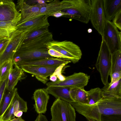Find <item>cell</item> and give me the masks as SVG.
<instances>
[{"instance_id":"6da1fadb","label":"cell","mask_w":121,"mask_h":121,"mask_svg":"<svg viewBox=\"0 0 121 121\" xmlns=\"http://www.w3.org/2000/svg\"><path fill=\"white\" fill-rule=\"evenodd\" d=\"M102 93V98L94 104L73 102L71 104L88 121H121V97Z\"/></svg>"},{"instance_id":"d590c367","label":"cell","mask_w":121,"mask_h":121,"mask_svg":"<svg viewBox=\"0 0 121 121\" xmlns=\"http://www.w3.org/2000/svg\"><path fill=\"white\" fill-rule=\"evenodd\" d=\"M67 15V14L66 13L62 12L61 11H60L53 13L50 16H52L58 18L61 16L66 17Z\"/></svg>"},{"instance_id":"e0dca14e","label":"cell","mask_w":121,"mask_h":121,"mask_svg":"<svg viewBox=\"0 0 121 121\" xmlns=\"http://www.w3.org/2000/svg\"><path fill=\"white\" fill-rule=\"evenodd\" d=\"M71 62L70 60L67 59L52 57L27 61L21 64L18 67L20 68L22 66L28 65L46 67L59 66L62 65H66Z\"/></svg>"},{"instance_id":"1f68e13d","label":"cell","mask_w":121,"mask_h":121,"mask_svg":"<svg viewBox=\"0 0 121 121\" xmlns=\"http://www.w3.org/2000/svg\"><path fill=\"white\" fill-rule=\"evenodd\" d=\"M10 41V38L0 36V56L4 52Z\"/></svg>"},{"instance_id":"8992f818","label":"cell","mask_w":121,"mask_h":121,"mask_svg":"<svg viewBox=\"0 0 121 121\" xmlns=\"http://www.w3.org/2000/svg\"><path fill=\"white\" fill-rule=\"evenodd\" d=\"M102 37L111 54L121 51V32L112 21L107 20Z\"/></svg>"},{"instance_id":"ab89813d","label":"cell","mask_w":121,"mask_h":121,"mask_svg":"<svg viewBox=\"0 0 121 121\" xmlns=\"http://www.w3.org/2000/svg\"><path fill=\"white\" fill-rule=\"evenodd\" d=\"M9 121H25L21 117L15 118Z\"/></svg>"},{"instance_id":"5b68a950","label":"cell","mask_w":121,"mask_h":121,"mask_svg":"<svg viewBox=\"0 0 121 121\" xmlns=\"http://www.w3.org/2000/svg\"><path fill=\"white\" fill-rule=\"evenodd\" d=\"M111 54L104 40L102 39L95 67L99 73L101 80L105 85L108 83L111 68Z\"/></svg>"},{"instance_id":"9a60e30c","label":"cell","mask_w":121,"mask_h":121,"mask_svg":"<svg viewBox=\"0 0 121 121\" xmlns=\"http://www.w3.org/2000/svg\"><path fill=\"white\" fill-rule=\"evenodd\" d=\"M27 102L19 96L15 95L1 121H9L15 118L14 114L19 111L26 112L27 110Z\"/></svg>"},{"instance_id":"7402d4cb","label":"cell","mask_w":121,"mask_h":121,"mask_svg":"<svg viewBox=\"0 0 121 121\" xmlns=\"http://www.w3.org/2000/svg\"><path fill=\"white\" fill-rule=\"evenodd\" d=\"M24 71L20 67L15 65L14 68L11 70L8 78L6 89L10 90L14 89L21 79Z\"/></svg>"},{"instance_id":"277c9868","label":"cell","mask_w":121,"mask_h":121,"mask_svg":"<svg viewBox=\"0 0 121 121\" xmlns=\"http://www.w3.org/2000/svg\"><path fill=\"white\" fill-rule=\"evenodd\" d=\"M51 121H76L75 110L71 103L56 99L51 108Z\"/></svg>"},{"instance_id":"603a6c76","label":"cell","mask_w":121,"mask_h":121,"mask_svg":"<svg viewBox=\"0 0 121 121\" xmlns=\"http://www.w3.org/2000/svg\"><path fill=\"white\" fill-rule=\"evenodd\" d=\"M70 96L74 102L87 104L88 98L86 91L84 88H71L69 92Z\"/></svg>"},{"instance_id":"3957f363","label":"cell","mask_w":121,"mask_h":121,"mask_svg":"<svg viewBox=\"0 0 121 121\" xmlns=\"http://www.w3.org/2000/svg\"><path fill=\"white\" fill-rule=\"evenodd\" d=\"M45 45L48 49H52L57 51L74 64L77 62L81 58L82 53L80 47L72 42L53 40Z\"/></svg>"},{"instance_id":"7c38bea8","label":"cell","mask_w":121,"mask_h":121,"mask_svg":"<svg viewBox=\"0 0 121 121\" xmlns=\"http://www.w3.org/2000/svg\"><path fill=\"white\" fill-rule=\"evenodd\" d=\"M59 67L28 65L20 68L25 72L35 76L38 80L45 84L48 80V77L52 75Z\"/></svg>"},{"instance_id":"484cf974","label":"cell","mask_w":121,"mask_h":121,"mask_svg":"<svg viewBox=\"0 0 121 121\" xmlns=\"http://www.w3.org/2000/svg\"><path fill=\"white\" fill-rule=\"evenodd\" d=\"M17 23L0 22V36L10 38L12 33L17 30Z\"/></svg>"},{"instance_id":"2e32d148","label":"cell","mask_w":121,"mask_h":121,"mask_svg":"<svg viewBox=\"0 0 121 121\" xmlns=\"http://www.w3.org/2000/svg\"><path fill=\"white\" fill-rule=\"evenodd\" d=\"M53 40L52 35L49 31L33 39L22 43L18 49L26 51L47 47L45 44Z\"/></svg>"},{"instance_id":"ac0fdd59","label":"cell","mask_w":121,"mask_h":121,"mask_svg":"<svg viewBox=\"0 0 121 121\" xmlns=\"http://www.w3.org/2000/svg\"><path fill=\"white\" fill-rule=\"evenodd\" d=\"M35 101L33 105L35 111L39 114L45 113L49 96L46 88L39 89L33 94Z\"/></svg>"},{"instance_id":"74e56055","label":"cell","mask_w":121,"mask_h":121,"mask_svg":"<svg viewBox=\"0 0 121 121\" xmlns=\"http://www.w3.org/2000/svg\"><path fill=\"white\" fill-rule=\"evenodd\" d=\"M23 113V112L21 111H19L16 112L14 114V116L17 117H21Z\"/></svg>"},{"instance_id":"83f0119b","label":"cell","mask_w":121,"mask_h":121,"mask_svg":"<svg viewBox=\"0 0 121 121\" xmlns=\"http://www.w3.org/2000/svg\"><path fill=\"white\" fill-rule=\"evenodd\" d=\"M117 71H121V51H120L114 52L111 55V68L109 75Z\"/></svg>"},{"instance_id":"5bb4252c","label":"cell","mask_w":121,"mask_h":121,"mask_svg":"<svg viewBox=\"0 0 121 121\" xmlns=\"http://www.w3.org/2000/svg\"><path fill=\"white\" fill-rule=\"evenodd\" d=\"M41 15L21 23H18L17 30L27 31L29 33L38 29L48 28L50 25L48 18Z\"/></svg>"},{"instance_id":"52a82bcc","label":"cell","mask_w":121,"mask_h":121,"mask_svg":"<svg viewBox=\"0 0 121 121\" xmlns=\"http://www.w3.org/2000/svg\"><path fill=\"white\" fill-rule=\"evenodd\" d=\"M91 1L90 21L93 27L102 37L107 21L104 9L103 0Z\"/></svg>"},{"instance_id":"e575fe53","label":"cell","mask_w":121,"mask_h":121,"mask_svg":"<svg viewBox=\"0 0 121 121\" xmlns=\"http://www.w3.org/2000/svg\"><path fill=\"white\" fill-rule=\"evenodd\" d=\"M111 81L109 84H112L121 78V71L114 72L110 74Z\"/></svg>"},{"instance_id":"cb8c5ba5","label":"cell","mask_w":121,"mask_h":121,"mask_svg":"<svg viewBox=\"0 0 121 121\" xmlns=\"http://www.w3.org/2000/svg\"><path fill=\"white\" fill-rule=\"evenodd\" d=\"M101 89L104 94L121 97V78L112 84L108 83Z\"/></svg>"},{"instance_id":"44dd1931","label":"cell","mask_w":121,"mask_h":121,"mask_svg":"<svg viewBox=\"0 0 121 121\" xmlns=\"http://www.w3.org/2000/svg\"><path fill=\"white\" fill-rule=\"evenodd\" d=\"M71 88L63 87L52 86L47 87L46 89L48 94L52 95L56 99H59L71 103L74 102L70 95Z\"/></svg>"},{"instance_id":"d6986e66","label":"cell","mask_w":121,"mask_h":121,"mask_svg":"<svg viewBox=\"0 0 121 121\" xmlns=\"http://www.w3.org/2000/svg\"><path fill=\"white\" fill-rule=\"evenodd\" d=\"M17 8L21 12V18L19 22H21L29 19L38 13L43 4L31 5L27 4L25 0H20L17 1Z\"/></svg>"},{"instance_id":"4fadbf2b","label":"cell","mask_w":121,"mask_h":121,"mask_svg":"<svg viewBox=\"0 0 121 121\" xmlns=\"http://www.w3.org/2000/svg\"><path fill=\"white\" fill-rule=\"evenodd\" d=\"M69 5V3L66 0L62 1L54 0H52L48 3L43 4L39 11L28 20L41 15H44V17L46 18H48L53 13L68 8Z\"/></svg>"},{"instance_id":"d4e9b609","label":"cell","mask_w":121,"mask_h":121,"mask_svg":"<svg viewBox=\"0 0 121 121\" xmlns=\"http://www.w3.org/2000/svg\"><path fill=\"white\" fill-rule=\"evenodd\" d=\"M17 89L15 87L10 90L6 89L5 91L0 111V117L1 119L6 112L14 97L17 92Z\"/></svg>"},{"instance_id":"8d00e7d4","label":"cell","mask_w":121,"mask_h":121,"mask_svg":"<svg viewBox=\"0 0 121 121\" xmlns=\"http://www.w3.org/2000/svg\"><path fill=\"white\" fill-rule=\"evenodd\" d=\"M34 121H48L46 117L42 114H39Z\"/></svg>"},{"instance_id":"4dcf8cb0","label":"cell","mask_w":121,"mask_h":121,"mask_svg":"<svg viewBox=\"0 0 121 121\" xmlns=\"http://www.w3.org/2000/svg\"><path fill=\"white\" fill-rule=\"evenodd\" d=\"M8 78L2 81H0V111L4 95L6 90V86Z\"/></svg>"},{"instance_id":"9c48e42d","label":"cell","mask_w":121,"mask_h":121,"mask_svg":"<svg viewBox=\"0 0 121 121\" xmlns=\"http://www.w3.org/2000/svg\"><path fill=\"white\" fill-rule=\"evenodd\" d=\"M28 32L16 30L11 35L10 41L3 53L0 56V67L9 59L13 60V56L18 48L22 43Z\"/></svg>"},{"instance_id":"4316f807","label":"cell","mask_w":121,"mask_h":121,"mask_svg":"<svg viewBox=\"0 0 121 121\" xmlns=\"http://www.w3.org/2000/svg\"><path fill=\"white\" fill-rule=\"evenodd\" d=\"M86 92L88 98V102L86 104L87 105L96 103L103 96L101 89L98 87L91 89L89 91H86Z\"/></svg>"},{"instance_id":"30bf717a","label":"cell","mask_w":121,"mask_h":121,"mask_svg":"<svg viewBox=\"0 0 121 121\" xmlns=\"http://www.w3.org/2000/svg\"><path fill=\"white\" fill-rule=\"evenodd\" d=\"M48 50L47 47L26 51L17 50L13 58V65L18 66L27 61L52 57L48 54Z\"/></svg>"},{"instance_id":"f35d334b","label":"cell","mask_w":121,"mask_h":121,"mask_svg":"<svg viewBox=\"0 0 121 121\" xmlns=\"http://www.w3.org/2000/svg\"><path fill=\"white\" fill-rule=\"evenodd\" d=\"M50 80L52 82H55L57 80V77L56 75L53 74L50 76Z\"/></svg>"},{"instance_id":"836d02e7","label":"cell","mask_w":121,"mask_h":121,"mask_svg":"<svg viewBox=\"0 0 121 121\" xmlns=\"http://www.w3.org/2000/svg\"><path fill=\"white\" fill-rule=\"evenodd\" d=\"M48 53L52 57L58 58L66 59L65 57L61 54L52 49H48Z\"/></svg>"},{"instance_id":"f546056e","label":"cell","mask_w":121,"mask_h":121,"mask_svg":"<svg viewBox=\"0 0 121 121\" xmlns=\"http://www.w3.org/2000/svg\"><path fill=\"white\" fill-rule=\"evenodd\" d=\"M49 31L48 28H46L38 29L28 33L23 43L33 39Z\"/></svg>"},{"instance_id":"f1b7e54d","label":"cell","mask_w":121,"mask_h":121,"mask_svg":"<svg viewBox=\"0 0 121 121\" xmlns=\"http://www.w3.org/2000/svg\"><path fill=\"white\" fill-rule=\"evenodd\" d=\"M13 60L9 59L4 62L0 67V81L7 79L10 72L13 69Z\"/></svg>"},{"instance_id":"60d3db41","label":"cell","mask_w":121,"mask_h":121,"mask_svg":"<svg viewBox=\"0 0 121 121\" xmlns=\"http://www.w3.org/2000/svg\"><path fill=\"white\" fill-rule=\"evenodd\" d=\"M4 0H0V3L3 1Z\"/></svg>"},{"instance_id":"ba28073f","label":"cell","mask_w":121,"mask_h":121,"mask_svg":"<svg viewBox=\"0 0 121 121\" xmlns=\"http://www.w3.org/2000/svg\"><path fill=\"white\" fill-rule=\"evenodd\" d=\"M90 76L83 73H75L65 77L63 81L57 80L47 83V87L60 86L69 88H84L89 81Z\"/></svg>"},{"instance_id":"d6a6232c","label":"cell","mask_w":121,"mask_h":121,"mask_svg":"<svg viewBox=\"0 0 121 121\" xmlns=\"http://www.w3.org/2000/svg\"><path fill=\"white\" fill-rule=\"evenodd\" d=\"M112 22L114 25L120 31L121 30V11L117 13Z\"/></svg>"},{"instance_id":"7a4b0ae2","label":"cell","mask_w":121,"mask_h":121,"mask_svg":"<svg viewBox=\"0 0 121 121\" xmlns=\"http://www.w3.org/2000/svg\"><path fill=\"white\" fill-rule=\"evenodd\" d=\"M69 7L62 11L67 14L66 17L87 24L90 21L91 1L90 0H66Z\"/></svg>"},{"instance_id":"8fae6325","label":"cell","mask_w":121,"mask_h":121,"mask_svg":"<svg viewBox=\"0 0 121 121\" xmlns=\"http://www.w3.org/2000/svg\"><path fill=\"white\" fill-rule=\"evenodd\" d=\"M21 18V14L17 11L13 1L4 0L0 3V22L17 23Z\"/></svg>"},{"instance_id":"ffe728a7","label":"cell","mask_w":121,"mask_h":121,"mask_svg":"<svg viewBox=\"0 0 121 121\" xmlns=\"http://www.w3.org/2000/svg\"><path fill=\"white\" fill-rule=\"evenodd\" d=\"M103 7L107 20L111 21L121 11V0H103Z\"/></svg>"}]
</instances>
